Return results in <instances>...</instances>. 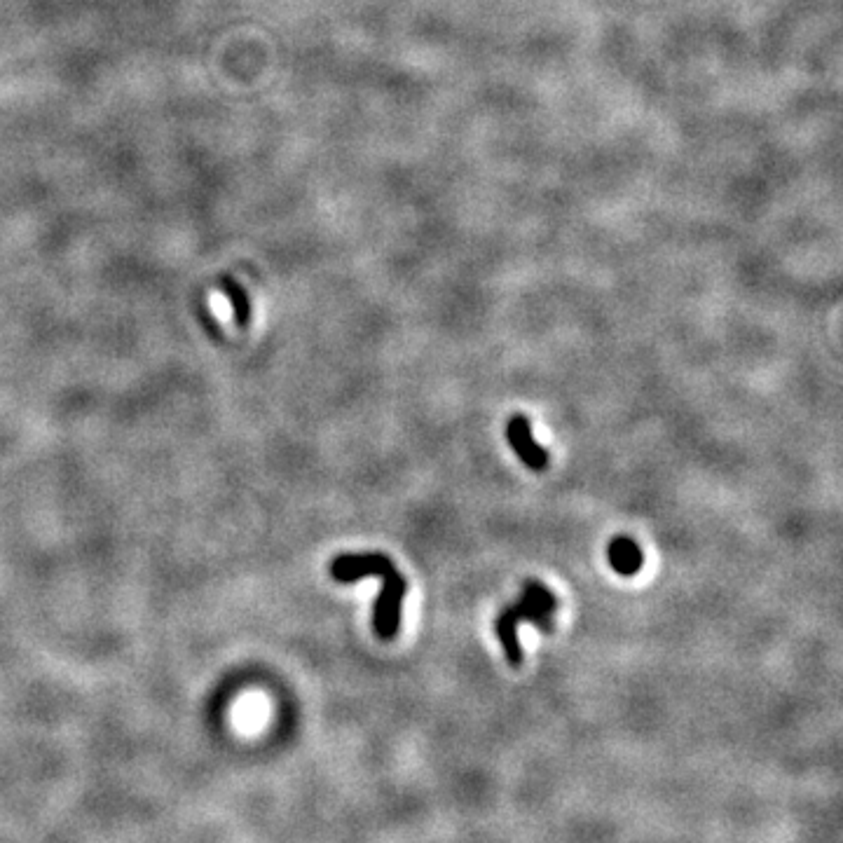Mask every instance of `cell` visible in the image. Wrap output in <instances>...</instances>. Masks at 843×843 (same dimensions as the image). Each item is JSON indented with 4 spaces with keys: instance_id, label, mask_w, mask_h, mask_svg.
Returning <instances> with one entry per match:
<instances>
[{
    "instance_id": "1",
    "label": "cell",
    "mask_w": 843,
    "mask_h": 843,
    "mask_svg": "<svg viewBox=\"0 0 843 843\" xmlns=\"http://www.w3.org/2000/svg\"><path fill=\"white\" fill-rule=\"evenodd\" d=\"M558 609V598L548 591L544 584L539 581H525L523 593H520L518 602L504 607L497 616V637L502 642V649L506 654V661L511 666H520L523 663V649H520L518 642V626L520 623H534L544 633H551L553 630V614Z\"/></svg>"
},
{
    "instance_id": "2",
    "label": "cell",
    "mask_w": 843,
    "mask_h": 843,
    "mask_svg": "<svg viewBox=\"0 0 843 843\" xmlns=\"http://www.w3.org/2000/svg\"><path fill=\"white\" fill-rule=\"evenodd\" d=\"M408 581L403 574L396 570H389L382 574V591L375 600L373 607V630L380 640H394L401 630V609L403 598H406Z\"/></svg>"
},
{
    "instance_id": "3",
    "label": "cell",
    "mask_w": 843,
    "mask_h": 843,
    "mask_svg": "<svg viewBox=\"0 0 843 843\" xmlns=\"http://www.w3.org/2000/svg\"><path fill=\"white\" fill-rule=\"evenodd\" d=\"M394 562L382 553H345L331 562V577L340 584H356L363 577H382Z\"/></svg>"
},
{
    "instance_id": "4",
    "label": "cell",
    "mask_w": 843,
    "mask_h": 843,
    "mask_svg": "<svg viewBox=\"0 0 843 843\" xmlns=\"http://www.w3.org/2000/svg\"><path fill=\"white\" fill-rule=\"evenodd\" d=\"M506 438H509L513 452L520 462L532 471H544L548 466V452L534 441L532 424L525 415H513L506 424Z\"/></svg>"
},
{
    "instance_id": "5",
    "label": "cell",
    "mask_w": 843,
    "mask_h": 843,
    "mask_svg": "<svg viewBox=\"0 0 843 843\" xmlns=\"http://www.w3.org/2000/svg\"><path fill=\"white\" fill-rule=\"evenodd\" d=\"M607 560L612 570L621 577H635L642 570L644 555L642 548L630 537H614L607 546Z\"/></svg>"
},
{
    "instance_id": "6",
    "label": "cell",
    "mask_w": 843,
    "mask_h": 843,
    "mask_svg": "<svg viewBox=\"0 0 843 843\" xmlns=\"http://www.w3.org/2000/svg\"><path fill=\"white\" fill-rule=\"evenodd\" d=\"M221 291L230 298V305H232V312H235L237 326L249 324L251 303H249V293L244 291V286H239L232 277H223L221 279Z\"/></svg>"
}]
</instances>
